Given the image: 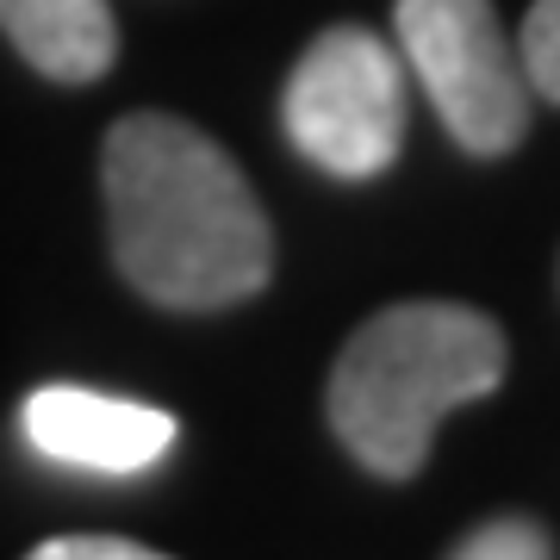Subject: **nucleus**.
<instances>
[{"mask_svg":"<svg viewBox=\"0 0 560 560\" xmlns=\"http://www.w3.org/2000/svg\"><path fill=\"white\" fill-rule=\"evenodd\" d=\"M0 32L38 75L81 88L119 57V25L106 0H0Z\"/></svg>","mask_w":560,"mask_h":560,"instance_id":"6","label":"nucleus"},{"mask_svg":"<svg viewBox=\"0 0 560 560\" xmlns=\"http://www.w3.org/2000/svg\"><path fill=\"white\" fill-rule=\"evenodd\" d=\"M517 62L529 75V94L560 106V0H536L517 38Z\"/></svg>","mask_w":560,"mask_h":560,"instance_id":"7","label":"nucleus"},{"mask_svg":"<svg viewBox=\"0 0 560 560\" xmlns=\"http://www.w3.org/2000/svg\"><path fill=\"white\" fill-rule=\"evenodd\" d=\"M280 125L324 175L374 180L405 143V57L368 25H330L293 62Z\"/></svg>","mask_w":560,"mask_h":560,"instance_id":"3","label":"nucleus"},{"mask_svg":"<svg viewBox=\"0 0 560 560\" xmlns=\"http://www.w3.org/2000/svg\"><path fill=\"white\" fill-rule=\"evenodd\" d=\"M399 57L448 125V138L474 156H504L529 131V75L504 38L492 0H399Z\"/></svg>","mask_w":560,"mask_h":560,"instance_id":"4","label":"nucleus"},{"mask_svg":"<svg viewBox=\"0 0 560 560\" xmlns=\"http://www.w3.org/2000/svg\"><path fill=\"white\" fill-rule=\"evenodd\" d=\"M504 381V330L474 305L405 300L342 342L330 368V430L381 474L411 480L430 460L436 423Z\"/></svg>","mask_w":560,"mask_h":560,"instance_id":"2","label":"nucleus"},{"mask_svg":"<svg viewBox=\"0 0 560 560\" xmlns=\"http://www.w3.org/2000/svg\"><path fill=\"white\" fill-rule=\"evenodd\" d=\"M119 275L168 312H224L275 275V231L224 143L168 113H131L101 150Z\"/></svg>","mask_w":560,"mask_h":560,"instance_id":"1","label":"nucleus"},{"mask_svg":"<svg viewBox=\"0 0 560 560\" xmlns=\"http://www.w3.org/2000/svg\"><path fill=\"white\" fill-rule=\"evenodd\" d=\"M25 560H168V555L143 548V541H125V536H50Z\"/></svg>","mask_w":560,"mask_h":560,"instance_id":"9","label":"nucleus"},{"mask_svg":"<svg viewBox=\"0 0 560 560\" xmlns=\"http://www.w3.org/2000/svg\"><path fill=\"white\" fill-rule=\"evenodd\" d=\"M25 442L62 467L88 474H143L168 455L175 418L138 399H106L88 386H38L20 411Z\"/></svg>","mask_w":560,"mask_h":560,"instance_id":"5","label":"nucleus"},{"mask_svg":"<svg viewBox=\"0 0 560 560\" xmlns=\"http://www.w3.org/2000/svg\"><path fill=\"white\" fill-rule=\"evenodd\" d=\"M448 560H555V541L529 517H492L474 536H460Z\"/></svg>","mask_w":560,"mask_h":560,"instance_id":"8","label":"nucleus"}]
</instances>
